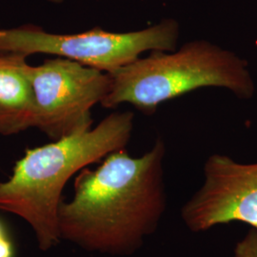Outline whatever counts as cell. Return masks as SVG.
<instances>
[{
  "mask_svg": "<svg viewBox=\"0 0 257 257\" xmlns=\"http://www.w3.org/2000/svg\"><path fill=\"white\" fill-rule=\"evenodd\" d=\"M135 114L112 112L90 130L27 149L9 178L0 182V212L25 221L40 250L60 241L58 210L66 184L81 170L125 149L132 138Z\"/></svg>",
  "mask_w": 257,
  "mask_h": 257,
  "instance_id": "obj_2",
  "label": "cell"
},
{
  "mask_svg": "<svg viewBox=\"0 0 257 257\" xmlns=\"http://www.w3.org/2000/svg\"><path fill=\"white\" fill-rule=\"evenodd\" d=\"M27 58L19 53L0 52V137L36 128V99Z\"/></svg>",
  "mask_w": 257,
  "mask_h": 257,
  "instance_id": "obj_7",
  "label": "cell"
},
{
  "mask_svg": "<svg viewBox=\"0 0 257 257\" xmlns=\"http://www.w3.org/2000/svg\"><path fill=\"white\" fill-rule=\"evenodd\" d=\"M179 36V24L173 19L128 33H111L96 27L79 34H53L25 24L0 29V52L54 55L112 74L147 51L174 52Z\"/></svg>",
  "mask_w": 257,
  "mask_h": 257,
  "instance_id": "obj_4",
  "label": "cell"
},
{
  "mask_svg": "<svg viewBox=\"0 0 257 257\" xmlns=\"http://www.w3.org/2000/svg\"><path fill=\"white\" fill-rule=\"evenodd\" d=\"M37 122L52 140L92 128V109L110 89V74L62 57L28 65Z\"/></svg>",
  "mask_w": 257,
  "mask_h": 257,
  "instance_id": "obj_5",
  "label": "cell"
},
{
  "mask_svg": "<svg viewBox=\"0 0 257 257\" xmlns=\"http://www.w3.org/2000/svg\"><path fill=\"white\" fill-rule=\"evenodd\" d=\"M165 155V143L158 138L143 156L134 157L121 149L94 170H81L72 198L59 206L60 239L111 256L138 252L167 209Z\"/></svg>",
  "mask_w": 257,
  "mask_h": 257,
  "instance_id": "obj_1",
  "label": "cell"
},
{
  "mask_svg": "<svg viewBox=\"0 0 257 257\" xmlns=\"http://www.w3.org/2000/svg\"><path fill=\"white\" fill-rule=\"evenodd\" d=\"M203 172L202 186L181 209L185 226L202 232L238 221L257 228V163L242 164L214 154Z\"/></svg>",
  "mask_w": 257,
  "mask_h": 257,
  "instance_id": "obj_6",
  "label": "cell"
},
{
  "mask_svg": "<svg viewBox=\"0 0 257 257\" xmlns=\"http://www.w3.org/2000/svg\"><path fill=\"white\" fill-rule=\"evenodd\" d=\"M0 257H14L13 244L1 224H0Z\"/></svg>",
  "mask_w": 257,
  "mask_h": 257,
  "instance_id": "obj_9",
  "label": "cell"
},
{
  "mask_svg": "<svg viewBox=\"0 0 257 257\" xmlns=\"http://www.w3.org/2000/svg\"><path fill=\"white\" fill-rule=\"evenodd\" d=\"M51 2H53V3H60V2H62V0H50Z\"/></svg>",
  "mask_w": 257,
  "mask_h": 257,
  "instance_id": "obj_10",
  "label": "cell"
},
{
  "mask_svg": "<svg viewBox=\"0 0 257 257\" xmlns=\"http://www.w3.org/2000/svg\"><path fill=\"white\" fill-rule=\"evenodd\" d=\"M233 257H257V228H250L234 248Z\"/></svg>",
  "mask_w": 257,
  "mask_h": 257,
  "instance_id": "obj_8",
  "label": "cell"
},
{
  "mask_svg": "<svg viewBox=\"0 0 257 257\" xmlns=\"http://www.w3.org/2000/svg\"><path fill=\"white\" fill-rule=\"evenodd\" d=\"M109 74L110 89L102 106L114 109L128 103L146 114L201 88H225L242 98L254 91L245 61L207 40L189 41L174 52L154 51Z\"/></svg>",
  "mask_w": 257,
  "mask_h": 257,
  "instance_id": "obj_3",
  "label": "cell"
}]
</instances>
